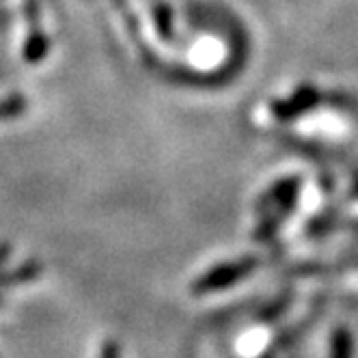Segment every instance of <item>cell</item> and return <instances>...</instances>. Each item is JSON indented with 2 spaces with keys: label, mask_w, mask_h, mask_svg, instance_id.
<instances>
[{
  "label": "cell",
  "mask_w": 358,
  "mask_h": 358,
  "mask_svg": "<svg viewBox=\"0 0 358 358\" xmlns=\"http://www.w3.org/2000/svg\"><path fill=\"white\" fill-rule=\"evenodd\" d=\"M257 268H259L257 257H244L240 262L222 264L218 268H212L208 274H203L194 283L192 292L194 294H214V292L227 289L229 285H234L238 280L246 278L248 274H252Z\"/></svg>",
  "instance_id": "obj_1"
},
{
  "label": "cell",
  "mask_w": 358,
  "mask_h": 358,
  "mask_svg": "<svg viewBox=\"0 0 358 358\" xmlns=\"http://www.w3.org/2000/svg\"><path fill=\"white\" fill-rule=\"evenodd\" d=\"M320 101H322V95L313 87H302L289 99L272 104V110L278 119L289 121V119H296L304 113H309L311 108H315L320 104Z\"/></svg>",
  "instance_id": "obj_2"
},
{
  "label": "cell",
  "mask_w": 358,
  "mask_h": 358,
  "mask_svg": "<svg viewBox=\"0 0 358 358\" xmlns=\"http://www.w3.org/2000/svg\"><path fill=\"white\" fill-rule=\"evenodd\" d=\"M298 190H300V177L280 179V182H276L268 192L262 194V199L257 203V212L266 214V212L283 206V203H287L292 199H298Z\"/></svg>",
  "instance_id": "obj_3"
},
{
  "label": "cell",
  "mask_w": 358,
  "mask_h": 358,
  "mask_svg": "<svg viewBox=\"0 0 358 358\" xmlns=\"http://www.w3.org/2000/svg\"><path fill=\"white\" fill-rule=\"evenodd\" d=\"M352 354H354V341L350 330L345 326L335 328L330 341V358H352Z\"/></svg>",
  "instance_id": "obj_4"
},
{
  "label": "cell",
  "mask_w": 358,
  "mask_h": 358,
  "mask_svg": "<svg viewBox=\"0 0 358 358\" xmlns=\"http://www.w3.org/2000/svg\"><path fill=\"white\" fill-rule=\"evenodd\" d=\"M289 302H292V292H289V294H283V296H278L270 306H266V309L259 313V320H262L264 324H268V322L280 317V315H283V313L289 309Z\"/></svg>",
  "instance_id": "obj_5"
},
{
  "label": "cell",
  "mask_w": 358,
  "mask_h": 358,
  "mask_svg": "<svg viewBox=\"0 0 358 358\" xmlns=\"http://www.w3.org/2000/svg\"><path fill=\"white\" fill-rule=\"evenodd\" d=\"M119 354H121V350H119V343H115V341H108V343L104 345V352H101V358H119Z\"/></svg>",
  "instance_id": "obj_6"
},
{
  "label": "cell",
  "mask_w": 358,
  "mask_h": 358,
  "mask_svg": "<svg viewBox=\"0 0 358 358\" xmlns=\"http://www.w3.org/2000/svg\"><path fill=\"white\" fill-rule=\"evenodd\" d=\"M352 196H358V173L354 177V186H352Z\"/></svg>",
  "instance_id": "obj_7"
}]
</instances>
